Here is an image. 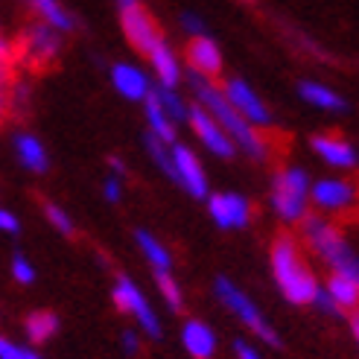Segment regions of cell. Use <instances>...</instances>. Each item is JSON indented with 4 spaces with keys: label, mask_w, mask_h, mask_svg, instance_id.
I'll return each mask as SVG.
<instances>
[{
    "label": "cell",
    "mask_w": 359,
    "mask_h": 359,
    "mask_svg": "<svg viewBox=\"0 0 359 359\" xmlns=\"http://www.w3.org/2000/svg\"><path fill=\"white\" fill-rule=\"evenodd\" d=\"M190 91L196 97V105H202V109L219 123V129L231 140H234V147H243L245 155L257 158V161H266L269 158V147H266V140L260 137V132L255 129V126H248L234 109H231V102L225 100L219 85H213L205 76L190 74Z\"/></svg>",
    "instance_id": "cell-1"
},
{
    "label": "cell",
    "mask_w": 359,
    "mask_h": 359,
    "mask_svg": "<svg viewBox=\"0 0 359 359\" xmlns=\"http://www.w3.org/2000/svg\"><path fill=\"white\" fill-rule=\"evenodd\" d=\"M269 260H272L275 283H278V290L286 301L295 304V307H307V304H313L318 280H316V272L307 266V260H304L301 248L292 237L280 234L272 243V255H269Z\"/></svg>",
    "instance_id": "cell-2"
},
{
    "label": "cell",
    "mask_w": 359,
    "mask_h": 359,
    "mask_svg": "<svg viewBox=\"0 0 359 359\" xmlns=\"http://www.w3.org/2000/svg\"><path fill=\"white\" fill-rule=\"evenodd\" d=\"M301 228H304V240L333 269V275H345L359 283V255L351 248L342 231L333 222H327L325 217H304Z\"/></svg>",
    "instance_id": "cell-3"
},
{
    "label": "cell",
    "mask_w": 359,
    "mask_h": 359,
    "mask_svg": "<svg viewBox=\"0 0 359 359\" xmlns=\"http://www.w3.org/2000/svg\"><path fill=\"white\" fill-rule=\"evenodd\" d=\"M310 175L304 167H283L272 178V210L283 222H301L307 217V202H310Z\"/></svg>",
    "instance_id": "cell-4"
},
{
    "label": "cell",
    "mask_w": 359,
    "mask_h": 359,
    "mask_svg": "<svg viewBox=\"0 0 359 359\" xmlns=\"http://www.w3.org/2000/svg\"><path fill=\"white\" fill-rule=\"evenodd\" d=\"M217 298H219V301L225 304V307L243 321V325H245L251 333H257L266 345L280 348V336L275 333V327L263 318L260 307H257V304L240 290V286H237L234 280H228V278H217Z\"/></svg>",
    "instance_id": "cell-5"
},
{
    "label": "cell",
    "mask_w": 359,
    "mask_h": 359,
    "mask_svg": "<svg viewBox=\"0 0 359 359\" xmlns=\"http://www.w3.org/2000/svg\"><path fill=\"white\" fill-rule=\"evenodd\" d=\"M117 6H120V27H123L126 41L137 53H143V56H149V53L164 41L155 18L140 6V0H117Z\"/></svg>",
    "instance_id": "cell-6"
},
{
    "label": "cell",
    "mask_w": 359,
    "mask_h": 359,
    "mask_svg": "<svg viewBox=\"0 0 359 359\" xmlns=\"http://www.w3.org/2000/svg\"><path fill=\"white\" fill-rule=\"evenodd\" d=\"M111 298H114L120 313L132 316L137 321V327L143 333H149L152 339H161V333H164V330H161V318H158V313L152 310V304L147 301V295L140 292V286L132 278L120 275L117 283H114V290H111Z\"/></svg>",
    "instance_id": "cell-7"
},
{
    "label": "cell",
    "mask_w": 359,
    "mask_h": 359,
    "mask_svg": "<svg viewBox=\"0 0 359 359\" xmlns=\"http://www.w3.org/2000/svg\"><path fill=\"white\" fill-rule=\"evenodd\" d=\"M222 94H225V100L231 102V109H234L248 126L260 129V126H269V123H272V114H269L266 102L260 100V94H257L255 88H251L243 76H231V79H225Z\"/></svg>",
    "instance_id": "cell-8"
},
{
    "label": "cell",
    "mask_w": 359,
    "mask_h": 359,
    "mask_svg": "<svg viewBox=\"0 0 359 359\" xmlns=\"http://www.w3.org/2000/svg\"><path fill=\"white\" fill-rule=\"evenodd\" d=\"M18 50H21L18 56H24L35 67H44L50 62H56L59 50H62V32H56L53 27H47L41 21H35V24L27 27L24 39L18 41Z\"/></svg>",
    "instance_id": "cell-9"
},
{
    "label": "cell",
    "mask_w": 359,
    "mask_h": 359,
    "mask_svg": "<svg viewBox=\"0 0 359 359\" xmlns=\"http://www.w3.org/2000/svg\"><path fill=\"white\" fill-rule=\"evenodd\" d=\"M170 155H172L175 184H182L193 199H208L210 184H208V175H205V167H202L199 155H196L190 147H184V143H172Z\"/></svg>",
    "instance_id": "cell-10"
},
{
    "label": "cell",
    "mask_w": 359,
    "mask_h": 359,
    "mask_svg": "<svg viewBox=\"0 0 359 359\" xmlns=\"http://www.w3.org/2000/svg\"><path fill=\"white\" fill-rule=\"evenodd\" d=\"M310 199L327 213H342L359 202V190L348 178H318L316 184H310Z\"/></svg>",
    "instance_id": "cell-11"
},
{
    "label": "cell",
    "mask_w": 359,
    "mask_h": 359,
    "mask_svg": "<svg viewBox=\"0 0 359 359\" xmlns=\"http://www.w3.org/2000/svg\"><path fill=\"white\" fill-rule=\"evenodd\" d=\"M208 213L219 228L237 231L251 222V202L243 193H208Z\"/></svg>",
    "instance_id": "cell-12"
},
{
    "label": "cell",
    "mask_w": 359,
    "mask_h": 359,
    "mask_svg": "<svg viewBox=\"0 0 359 359\" xmlns=\"http://www.w3.org/2000/svg\"><path fill=\"white\" fill-rule=\"evenodd\" d=\"M187 123H190L193 135L199 137L213 155H219V158H234V155H237L234 140H231V137L219 129V123L213 120V117L202 109V105H196V102L190 105V109H187Z\"/></svg>",
    "instance_id": "cell-13"
},
{
    "label": "cell",
    "mask_w": 359,
    "mask_h": 359,
    "mask_svg": "<svg viewBox=\"0 0 359 359\" xmlns=\"http://www.w3.org/2000/svg\"><path fill=\"white\" fill-rule=\"evenodd\" d=\"M111 85L123 100H132V102H143L152 94V79L147 76V70H140L137 65H129V62H117L111 67Z\"/></svg>",
    "instance_id": "cell-14"
},
{
    "label": "cell",
    "mask_w": 359,
    "mask_h": 359,
    "mask_svg": "<svg viewBox=\"0 0 359 359\" xmlns=\"http://www.w3.org/2000/svg\"><path fill=\"white\" fill-rule=\"evenodd\" d=\"M313 152L325 161V164L336 167V170H353L359 164V152L351 140L339 137V135H316L310 140Z\"/></svg>",
    "instance_id": "cell-15"
},
{
    "label": "cell",
    "mask_w": 359,
    "mask_h": 359,
    "mask_svg": "<svg viewBox=\"0 0 359 359\" xmlns=\"http://www.w3.org/2000/svg\"><path fill=\"white\" fill-rule=\"evenodd\" d=\"M187 65H190V74L196 76H219L222 70V53L219 44L210 39V35H196L187 44Z\"/></svg>",
    "instance_id": "cell-16"
},
{
    "label": "cell",
    "mask_w": 359,
    "mask_h": 359,
    "mask_svg": "<svg viewBox=\"0 0 359 359\" xmlns=\"http://www.w3.org/2000/svg\"><path fill=\"white\" fill-rule=\"evenodd\" d=\"M182 345L193 359H210L217 353V333H213V327L205 325V321L190 318L182 327Z\"/></svg>",
    "instance_id": "cell-17"
},
{
    "label": "cell",
    "mask_w": 359,
    "mask_h": 359,
    "mask_svg": "<svg viewBox=\"0 0 359 359\" xmlns=\"http://www.w3.org/2000/svg\"><path fill=\"white\" fill-rule=\"evenodd\" d=\"M15 158L21 161V167L29 172H47V167H50V155L44 149V143L29 132L15 135Z\"/></svg>",
    "instance_id": "cell-18"
},
{
    "label": "cell",
    "mask_w": 359,
    "mask_h": 359,
    "mask_svg": "<svg viewBox=\"0 0 359 359\" xmlns=\"http://www.w3.org/2000/svg\"><path fill=\"white\" fill-rule=\"evenodd\" d=\"M149 65H152V74L158 76L161 88H175L178 82H182V62H178V56L170 50L167 41H161L149 53Z\"/></svg>",
    "instance_id": "cell-19"
},
{
    "label": "cell",
    "mask_w": 359,
    "mask_h": 359,
    "mask_svg": "<svg viewBox=\"0 0 359 359\" xmlns=\"http://www.w3.org/2000/svg\"><path fill=\"white\" fill-rule=\"evenodd\" d=\"M29 4V9L39 15V21L41 24H47V27H53L56 32H70L76 27V21H74V15H70L59 0H27Z\"/></svg>",
    "instance_id": "cell-20"
},
{
    "label": "cell",
    "mask_w": 359,
    "mask_h": 359,
    "mask_svg": "<svg viewBox=\"0 0 359 359\" xmlns=\"http://www.w3.org/2000/svg\"><path fill=\"white\" fill-rule=\"evenodd\" d=\"M143 111H147V123H149V135L158 137L161 143L172 147L175 143V123L170 120V114L161 109V102L155 100V94H149L143 100Z\"/></svg>",
    "instance_id": "cell-21"
},
{
    "label": "cell",
    "mask_w": 359,
    "mask_h": 359,
    "mask_svg": "<svg viewBox=\"0 0 359 359\" xmlns=\"http://www.w3.org/2000/svg\"><path fill=\"white\" fill-rule=\"evenodd\" d=\"M298 94H301L304 102L316 105V109H321V111H345L348 109V102L339 97L333 88L321 85V82H301L298 85Z\"/></svg>",
    "instance_id": "cell-22"
},
{
    "label": "cell",
    "mask_w": 359,
    "mask_h": 359,
    "mask_svg": "<svg viewBox=\"0 0 359 359\" xmlns=\"http://www.w3.org/2000/svg\"><path fill=\"white\" fill-rule=\"evenodd\" d=\"M24 330H27V339L32 345H44L59 333V316L50 313V310H35L27 316Z\"/></svg>",
    "instance_id": "cell-23"
},
{
    "label": "cell",
    "mask_w": 359,
    "mask_h": 359,
    "mask_svg": "<svg viewBox=\"0 0 359 359\" xmlns=\"http://www.w3.org/2000/svg\"><path fill=\"white\" fill-rule=\"evenodd\" d=\"M140 251H143V257H147V263L155 269V272H172V255H170V248L161 243L158 237H152L149 231H137L135 234Z\"/></svg>",
    "instance_id": "cell-24"
},
{
    "label": "cell",
    "mask_w": 359,
    "mask_h": 359,
    "mask_svg": "<svg viewBox=\"0 0 359 359\" xmlns=\"http://www.w3.org/2000/svg\"><path fill=\"white\" fill-rule=\"evenodd\" d=\"M325 290L330 292V298L336 301L339 310H356L359 307V283L356 280H351L345 275H330Z\"/></svg>",
    "instance_id": "cell-25"
},
{
    "label": "cell",
    "mask_w": 359,
    "mask_h": 359,
    "mask_svg": "<svg viewBox=\"0 0 359 359\" xmlns=\"http://www.w3.org/2000/svg\"><path fill=\"white\" fill-rule=\"evenodd\" d=\"M152 94H155V100L161 102V109H164L167 114H170V120L172 123H187V109L190 105L178 97V91L175 88H161V85H152Z\"/></svg>",
    "instance_id": "cell-26"
},
{
    "label": "cell",
    "mask_w": 359,
    "mask_h": 359,
    "mask_svg": "<svg viewBox=\"0 0 359 359\" xmlns=\"http://www.w3.org/2000/svg\"><path fill=\"white\" fill-rule=\"evenodd\" d=\"M155 283L172 313L184 310V292H182V286H178V280L172 278V272H155Z\"/></svg>",
    "instance_id": "cell-27"
},
{
    "label": "cell",
    "mask_w": 359,
    "mask_h": 359,
    "mask_svg": "<svg viewBox=\"0 0 359 359\" xmlns=\"http://www.w3.org/2000/svg\"><path fill=\"white\" fill-rule=\"evenodd\" d=\"M147 152H149V158H152V164L164 172L167 178H172L175 182V170H172V155H170V147L167 143H161L158 137H152V135H147Z\"/></svg>",
    "instance_id": "cell-28"
},
{
    "label": "cell",
    "mask_w": 359,
    "mask_h": 359,
    "mask_svg": "<svg viewBox=\"0 0 359 359\" xmlns=\"http://www.w3.org/2000/svg\"><path fill=\"white\" fill-rule=\"evenodd\" d=\"M44 217H47V222L59 231V234H65V237H74L76 234V225H74V219L67 217V210H62L59 205H53V202H47L44 205Z\"/></svg>",
    "instance_id": "cell-29"
},
{
    "label": "cell",
    "mask_w": 359,
    "mask_h": 359,
    "mask_svg": "<svg viewBox=\"0 0 359 359\" xmlns=\"http://www.w3.org/2000/svg\"><path fill=\"white\" fill-rule=\"evenodd\" d=\"M12 278L21 283V286H29V283H35V266L29 263V257H24L21 251H18V255L12 257Z\"/></svg>",
    "instance_id": "cell-30"
},
{
    "label": "cell",
    "mask_w": 359,
    "mask_h": 359,
    "mask_svg": "<svg viewBox=\"0 0 359 359\" xmlns=\"http://www.w3.org/2000/svg\"><path fill=\"white\" fill-rule=\"evenodd\" d=\"M15 47L0 35V82H12V65H15Z\"/></svg>",
    "instance_id": "cell-31"
},
{
    "label": "cell",
    "mask_w": 359,
    "mask_h": 359,
    "mask_svg": "<svg viewBox=\"0 0 359 359\" xmlns=\"http://www.w3.org/2000/svg\"><path fill=\"white\" fill-rule=\"evenodd\" d=\"M0 359H39V353L29 351V348L15 345L12 339H6V336H0Z\"/></svg>",
    "instance_id": "cell-32"
},
{
    "label": "cell",
    "mask_w": 359,
    "mask_h": 359,
    "mask_svg": "<svg viewBox=\"0 0 359 359\" xmlns=\"http://www.w3.org/2000/svg\"><path fill=\"white\" fill-rule=\"evenodd\" d=\"M313 307L321 310L325 316H339V313H342V310L336 307V301L330 298V292L325 290V286H318V290H316V295H313Z\"/></svg>",
    "instance_id": "cell-33"
},
{
    "label": "cell",
    "mask_w": 359,
    "mask_h": 359,
    "mask_svg": "<svg viewBox=\"0 0 359 359\" xmlns=\"http://www.w3.org/2000/svg\"><path fill=\"white\" fill-rule=\"evenodd\" d=\"M102 196L109 202H120L123 199V178L120 175H109V178H105V182H102Z\"/></svg>",
    "instance_id": "cell-34"
},
{
    "label": "cell",
    "mask_w": 359,
    "mask_h": 359,
    "mask_svg": "<svg viewBox=\"0 0 359 359\" xmlns=\"http://www.w3.org/2000/svg\"><path fill=\"white\" fill-rule=\"evenodd\" d=\"M182 27H184V32H190L193 39L196 35H205V21L199 15H193V12H184L182 15Z\"/></svg>",
    "instance_id": "cell-35"
},
{
    "label": "cell",
    "mask_w": 359,
    "mask_h": 359,
    "mask_svg": "<svg viewBox=\"0 0 359 359\" xmlns=\"http://www.w3.org/2000/svg\"><path fill=\"white\" fill-rule=\"evenodd\" d=\"M0 231H4V234H18V231H21L18 217L12 210H6V208H0Z\"/></svg>",
    "instance_id": "cell-36"
},
{
    "label": "cell",
    "mask_w": 359,
    "mask_h": 359,
    "mask_svg": "<svg viewBox=\"0 0 359 359\" xmlns=\"http://www.w3.org/2000/svg\"><path fill=\"white\" fill-rule=\"evenodd\" d=\"M120 345H123V351L129 353V356L140 353V336H137V330H123V336H120Z\"/></svg>",
    "instance_id": "cell-37"
},
{
    "label": "cell",
    "mask_w": 359,
    "mask_h": 359,
    "mask_svg": "<svg viewBox=\"0 0 359 359\" xmlns=\"http://www.w3.org/2000/svg\"><path fill=\"white\" fill-rule=\"evenodd\" d=\"M234 353H237V359H263L260 351L255 345H248L245 339H237V342H234Z\"/></svg>",
    "instance_id": "cell-38"
},
{
    "label": "cell",
    "mask_w": 359,
    "mask_h": 359,
    "mask_svg": "<svg viewBox=\"0 0 359 359\" xmlns=\"http://www.w3.org/2000/svg\"><path fill=\"white\" fill-rule=\"evenodd\" d=\"M12 111V100H9V82H0V123L6 120V114Z\"/></svg>",
    "instance_id": "cell-39"
},
{
    "label": "cell",
    "mask_w": 359,
    "mask_h": 359,
    "mask_svg": "<svg viewBox=\"0 0 359 359\" xmlns=\"http://www.w3.org/2000/svg\"><path fill=\"white\" fill-rule=\"evenodd\" d=\"M109 167H111V175H120V178L126 175V164H123L120 158H111V161H109Z\"/></svg>",
    "instance_id": "cell-40"
},
{
    "label": "cell",
    "mask_w": 359,
    "mask_h": 359,
    "mask_svg": "<svg viewBox=\"0 0 359 359\" xmlns=\"http://www.w3.org/2000/svg\"><path fill=\"white\" fill-rule=\"evenodd\" d=\"M351 333H353L356 345H359V310H353V316H351Z\"/></svg>",
    "instance_id": "cell-41"
},
{
    "label": "cell",
    "mask_w": 359,
    "mask_h": 359,
    "mask_svg": "<svg viewBox=\"0 0 359 359\" xmlns=\"http://www.w3.org/2000/svg\"><path fill=\"white\" fill-rule=\"evenodd\" d=\"M39 359H41V356H39Z\"/></svg>",
    "instance_id": "cell-42"
}]
</instances>
